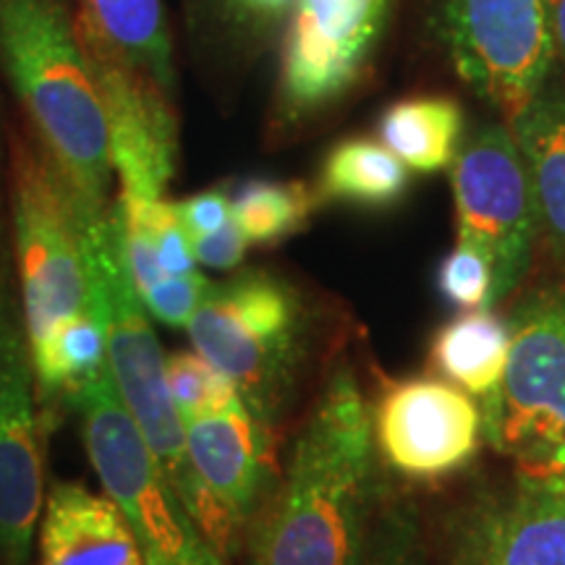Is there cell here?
Returning <instances> with one entry per match:
<instances>
[{"label":"cell","mask_w":565,"mask_h":565,"mask_svg":"<svg viewBox=\"0 0 565 565\" xmlns=\"http://www.w3.org/2000/svg\"><path fill=\"white\" fill-rule=\"evenodd\" d=\"M391 0H296V17L282 47L280 110L303 118L356 84L383 38Z\"/></svg>","instance_id":"14"},{"label":"cell","mask_w":565,"mask_h":565,"mask_svg":"<svg viewBox=\"0 0 565 565\" xmlns=\"http://www.w3.org/2000/svg\"><path fill=\"white\" fill-rule=\"evenodd\" d=\"M186 328L194 351L280 437L312 364V312L299 288L270 270H244L212 282Z\"/></svg>","instance_id":"4"},{"label":"cell","mask_w":565,"mask_h":565,"mask_svg":"<svg viewBox=\"0 0 565 565\" xmlns=\"http://www.w3.org/2000/svg\"><path fill=\"white\" fill-rule=\"evenodd\" d=\"M370 414L380 463L404 484L463 475L484 448L482 408L440 377L387 380L370 398Z\"/></svg>","instance_id":"11"},{"label":"cell","mask_w":565,"mask_h":565,"mask_svg":"<svg viewBox=\"0 0 565 565\" xmlns=\"http://www.w3.org/2000/svg\"><path fill=\"white\" fill-rule=\"evenodd\" d=\"M511 351V322L494 309H475L435 330L429 366L445 383L484 404L500 391Z\"/></svg>","instance_id":"18"},{"label":"cell","mask_w":565,"mask_h":565,"mask_svg":"<svg viewBox=\"0 0 565 565\" xmlns=\"http://www.w3.org/2000/svg\"><path fill=\"white\" fill-rule=\"evenodd\" d=\"M437 565H565V477H484L427 519Z\"/></svg>","instance_id":"8"},{"label":"cell","mask_w":565,"mask_h":565,"mask_svg":"<svg viewBox=\"0 0 565 565\" xmlns=\"http://www.w3.org/2000/svg\"><path fill=\"white\" fill-rule=\"evenodd\" d=\"M0 66L82 210H108V131L66 0H0Z\"/></svg>","instance_id":"3"},{"label":"cell","mask_w":565,"mask_h":565,"mask_svg":"<svg viewBox=\"0 0 565 565\" xmlns=\"http://www.w3.org/2000/svg\"><path fill=\"white\" fill-rule=\"evenodd\" d=\"M11 200L21 315L32 345L87 309L82 204L51 152L26 139L11 145Z\"/></svg>","instance_id":"7"},{"label":"cell","mask_w":565,"mask_h":565,"mask_svg":"<svg viewBox=\"0 0 565 565\" xmlns=\"http://www.w3.org/2000/svg\"><path fill=\"white\" fill-rule=\"evenodd\" d=\"M362 565H437L419 498L387 479Z\"/></svg>","instance_id":"24"},{"label":"cell","mask_w":565,"mask_h":565,"mask_svg":"<svg viewBox=\"0 0 565 565\" xmlns=\"http://www.w3.org/2000/svg\"><path fill=\"white\" fill-rule=\"evenodd\" d=\"M320 200L315 189L301 181L252 179L231 196L233 221L246 242L270 246L307 228L309 217Z\"/></svg>","instance_id":"23"},{"label":"cell","mask_w":565,"mask_h":565,"mask_svg":"<svg viewBox=\"0 0 565 565\" xmlns=\"http://www.w3.org/2000/svg\"><path fill=\"white\" fill-rule=\"evenodd\" d=\"M82 257L87 309L97 317L105 333L113 385L137 424L141 440L150 448L154 463L160 466L162 477L212 545L233 561L244 553V536L207 498L189 461L183 422L168 391L166 353L124 263L113 210L82 212Z\"/></svg>","instance_id":"2"},{"label":"cell","mask_w":565,"mask_h":565,"mask_svg":"<svg viewBox=\"0 0 565 565\" xmlns=\"http://www.w3.org/2000/svg\"><path fill=\"white\" fill-rule=\"evenodd\" d=\"M79 13L131 68L173 89L171 38L160 0H82Z\"/></svg>","instance_id":"22"},{"label":"cell","mask_w":565,"mask_h":565,"mask_svg":"<svg viewBox=\"0 0 565 565\" xmlns=\"http://www.w3.org/2000/svg\"><path fill=\"white\" fill-rule=\"evenodd\" d=\"M387 475L362 380L324 374L296 427L278 484L244 540L246 565H362Z\"/></svg>","instance_id":"1"},{"label":"cell","mask_w":565,"mask_h":565,"mask_svg":"<svg viewBox=\"0 0 565 565\" xmlns=\"http://www.w3.org/2000/svg\"><path fill=\"white\" fill-rule=\"evenodd\" d=\"M45 437L30 341L0 249V565H30L45 508Z\"/></svg>","instance_id":"12"},{"label":"cell","mask_w":565,"mask_h":565,"mask_svg":"<svg viewBox=\"0 0 565 565\" xmlns=\"http://www.w3.org/2000/svg\"><path fill=\"white\" fill-rule=\"evenodd\" d=\"M547 21L550 38H553L555 63H561L565 71V0H547Z\"/></svg>","instance_id":"31"},{"label":"cell","mask_w":565,"mask_h":565,"mask_svg":"<svg viewBox=\"0 0 565 565\" xmlns=\"http://www.w3.org/2000/svg\"><path fill=\"white\" fill-rule=\"evenodd\" d=\"M231 9H236L238 13L249 19H280L291 6H296V0H228Z\"/></svg>","instance_id":"30"},{"label":"cell","mask_w":565,"mask_h":565,"mask_svg":"<svg viewBox=\"0 0 565 565\" xmlns=\"http://www.w3.org/2000/svg\"><path fill=\"white\" fill-rule=\"evenodd\" d=\"M76 32L100 97L110 166L121 179V194L162 200L179 152V126L168 89L110 51L82 13H76Z\"/></svg>","instance_id":"13"},{"label":"cell","mask_w":565,"mask_h":565,"mask_svg":"<svg viewBox=\"0 0 565 565\" xmlns=\"http://www.w3.org/2000/svg\"><path fill=\"white\" fill-rule=\"evenodd\" d=\"M246 246H249V242H246V236L233 217L223 228L192 236L196 265L210 267V270H233V267H238L246 257Z\"/></svg>","instance_id":"28"},{"label":"cell","mask_w":565,"mask_h":565,"mask_svg":"<svg viewBox=\"0 0 565 565\" xmlns=\"http://www.w3.org/2000/svg\"><path fill=\"white\" fill-rule=\"evenodd\" d=\"M492 286L494 275L487 254L477 249L475 244L458 238L454 249L445 254L440 267H437V288H440V294L456 309L475 312V309H494Z\"/></svg>","instance_id":"26"},{"label":"cell","mask_w":565,"mask_h":565,"mask_svg":"<svg viewBox=\"0 0 565 565\" xmlns=\"http://www.w3.org/2000/svg\"><path fill=\"white\" fill-rule=\"evenodd\" d=\"M377 134L408 171L440 173L458 154L463 108L445 95L406 97L380 116Z\"/></svg>","instance_id":"19"},{"label":"cell","mask_w":565,"mask_h":565,"mask_svg":"<svg viewBox=\"0 0 565 565\" xmlns=\"http://www.w3.org/2000/svg\"><path fill=\"white\" fill-rule=\"evenodd\" d=\"M30 353L38 401L47 422L55 406L68 404L71 395L108 370L105 333L89 309L61 322L42 341L32 343Z\"/></svg>","instance_id":"20"},{"label":"cell","mask_w":565,"mask_h":565,"mask_svg":"<svg viewBox=\"0 0 565 565\" xmlns=\"http://www.w3.org/2000/svg\"><path fill=\"white\" fill-rule=\"evenodd\" d=\"M508 322L503 383L479 404L484 445L515 469L565 477V275L532 282Z\"/></svg>","instance_id":"5"},{"label":"cell","mask_w":565,"mask_h":565,"mask_svg":"<svg viewBox=\"0 0 565 565\" xmlns=\"http://www.w3.org/2000/svg\"><path fill=\"white\" fill-rule=\"evenodd\" d=\"M173 210L183 228L189 231V236L223 228L233 217L231 194L225 189H207V192L189 196V200L173 202Z\"/></svg>","instance_id":"29"},{"label":"cell","mask_w":565,"mask_h":565,"mask_svg":"<svg viewBox=\"0 0 565 565\" xmlns=\"http://www.w3.org/2000/svg\"><path fill=\"white\" fill-rule=\"evenodd\" d=\"M68 406L79 416L92 469L129 521L145 565H233L162 477L108 370L71 395Z\"/></svg>","instance_id":"6"},{"label":"cell","mask_w":565,"mask_h":565,"mask_svg":"<svg viewBox=\"0 0 565 565\" xmlns=\"http://www.w3.org/2000/svg\"><path fill=\"white\" fill-rule=\"evenodd\" d=\"M508 129L532 183L540 244L565 275V84L550 79L508 118Z\"/></svg>","instance_id":"17"},{"label":"cell","mask_w":565,"mask_h":565,"mask_svg":"<svg viewBox=\"0 0 565 565\" xmlns=\"http://www.w3.org/2000/svg\"><path fill=\"white\" fill-rule=\"evenodd\" d=\"M408 168L383 141L351 137L328 152L315 194L320 204L338 202L353 207H391L406 194Z\"/></svg>","instance_id":"21"},{"label":"cell","mask_w":565,"mask_h":565,"mask_svg":"<svg viewBox=\"0 0 565 565\" xmlns=\"http://www.w3.org/2000/svg\"><path fill=\"white\" fill-rule=\"evenodd\" d=\"M40 565H145L129 521L108 494L55 482L40 519Z\"/></svg>","instance_id":"16"},{"label":"cell","mask_w":565,"mask_h":565,"mask_svg":"<svg viewBox=\"0 0 565 565\" xmlns=\"http://www.w3.org/2000/svg\"><path fill=\"white\" fill-rule=\"evenodd\" d=\"M210 286L212 282L196 270L186 275H168L152 288H147L145 294H139V299L154 320L171 324V328H186L204 296H207Z\"/></svg>","instance_id":"27"},{"label":"cell","mask_w":565,"mask_h":565,"mask_svg":"<svg viewBox=\"0 0 565 565\" xmlns=\"http://www.w3.org/2000/svg\"><path fill=\"white\" fill-rule=\"evenodd\" d=\"M186 454L207 498L246 540L254 515L278 484V440L244 401L183 424Z\"/></svg>","instance_id":"15"},{"label":"cell","mask_w":565,"mask_h":565,"mask_svg":"<svg viewBox=\"0 0 565 565\" xmlns=\"http://www.w3.org/2000/svg\"><path fill=\"white\" fill-rule=\"evenodd\" d=\"M166 377L171 401L183 424L196 419V416L225 412L242 401L236 385L210 362H204L196 351H179L168 356Z\"/></svg>","instance_id":"25"},{"label":"cell","mask_w":565,"mask_h":565,"mask_svg":"<svg viewBox=\"0 0 565 565\" xmlns=\"http://www.w3.org/2000/svg\"><path fill=\"white\" fill-rule=\"evenodd\" d=\"M458 238L475 244L492 265V307L511 299L529 278L540 246L529 173L503 126H484L450 166Z\"/></svg>","instance_id":"10"},{"label":"cell","mask_w":565,"mask_h":565,"mask_svg":"<svg viewBox=\"0 0 565 565\" xmlns=\"http://www.w3.org/2000/svg\"><path fill=\"white\" fill-rule=\"evenodd\" d=\"M435 26L461 82L505 118L553 76L547 0H437Z\"/></svg>","instance_id":"9"}]
</instances>
